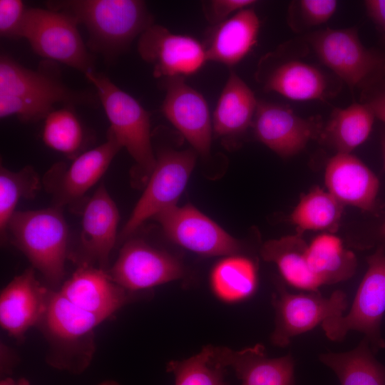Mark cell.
<instances>
[{"mask_svg": "<svg viewBox=\"0 0 385 385\" xmlns=\"http://www.w3.org/2000/svg\"><path fill=\"white\" fill-rule=\"evenodd\" d=\"M96 106V93L71 89L63 81L58 63L44 59L30 69L9 55L0 57V118L16 116L26 123L46 117L57 103Z\"/></svg>", "mask_w": 385, "mask_h": 385, "instance_id": "1", "label": "cell"}, {"mask_svg": "<svg viewBox=\"0 0 385 385\" xmlns=\"http://www.w3.org/2000/svg\"><path fill=\"white\" fill-rule=\"evenodd\" d=\"M46 7L72 16L88 34L87 46L111 62L154 24L146 3L140 0H57Z\"/></svg>", "mask_w": 385, "mask_h": 385, "instance_id": "2", "label": "cell"}, {"mask_svg": "<svg viewBox=\"0 0 385 385\" xmlns=\"http://www.w3.org/2000/svg\"><path fill=\"white\" fill-rule=\"evenodd\" d=\"M96 89L110 122L108 130L135 163L141 178L148 180L156 164L152 145L150 113L131 95L96 71L85 76Z\"/></svg>", "mask_w": 385, "mask_h": 385, "instance_id": "3", "label": "cell"}, {"mask_svg": "<svg viewBox=\"0 0 385 385\" xmlns=\"http://www.w3.org/2000/svg\"><path fill=\"white\" fill-rule=\"evenodd\" d=\"M16 245L51 284L64 274L68 230L56 207L16 211L7 226Z\"/></svg>", "mask_w": 385, "mask_h": 385, "instance_id": "4", "label": "cell"}, {"mask_svg": "<svg viewBox=\"0 0 385 385\" xmlns=\"http://www.w3.org/2000/svg\"><path fill=\"white\" fill-rule=\"evenodd\" d=\"M306 38L322 63L351 91L364 92L385 78V53L364 46L356 27L327 28Z\"/></svg>", "mask_w": 385, "mask_h": 385, "instance_id": "5", "label": "cell"}, {"mask_svg": "<svg viewBox=\"0 0 385 385\" xmlns=\"http://www.w3.org/2000/svg\"><path fill=\"white\" fill-rule=\"evenodd\" d=\"M76 20L68 14L48 8H28L22 38L44 59L61 63L84 76L95 71L94 58L84 44Z\"/></svg>", "mask_w": 385, "mask_h": 385, "instance_id": "6", "label": "cell"}, {"mask_svg": "<svg viewBox=\"0 0 385 385\" xmlns=\"http://www.w3.org/2000/svg\"><path fill=\"white\" fill-rule=\"evenodd\" d=\"M367 271L346 314L329 318L322 324L327 337L342 341L349 331L364 334L375 354L385 348L381 324L385 313V247L379 246L366 257Z\"/></svg>", "mask_w": 385, "mask_h": 385, "instance_id": "7", "label": "cell"}, {"mask_svg": "<svg viewBox=\"0 0 385 385\" xmlns=\"http://www.w3.org/2000/svg\"><path fill=\"white\" fill-rule=\"evenodd\" d=\"M195 160L193 150H178L171 148L159 150L145 190L120 232L121 239L133 234L148 218L175 205L186 187Z\"/></svg>", "mask_w": 385, "mask_h": 385, "instance_id": "8", "label": "cell"}, {"mask_svg": "<svg viewBox=\"0 0 385 385\" xmlns=\"http://www.w3.org/2000/svg\"><path fill=\"white\" fill-rule=\"evenodd\" d=\"M275 312L272 343L277 346H287L291 339L312 329L324 320L344 314L348 307L346 294L334 291L329 297L319 289L306 294H292L282 284L272 296Z\"/></svg>", "mask_w": 385, "mask_h": 385, "instance_id": "9", "label": "cell"}, {"mask_svg": "<svg viewBox=\"0 0 385 385\" xmlns=\"http://www.w3.org/2000/svg\"><path fill=\"white\" fill-rule=\"evenodd\" d=\"M138 51L160 80L196 73L207 60L204 44L196 38L172 33L155 23L138 37Z\"/></svg>", "mask_w": 385, "mask_h": 385, "instance_id": "10", "label": "cell"}, {"mask_svg": "<svg viewBox=\"0 0 385 385\" xmlns=\"http://www.w3.org/2000/svg\"><path fill=\"white\" fill-rule=\"evenodd\" d=\"M153 218L171 241L197 254L229 256L240 250L237 240L192 205H174Z\"/></svg>", "mask_w": 385, "mask_h": 385, "instance_id": "11", "label": "cell"}, {"mask_svg": "<svg viewBox=\"0 0 385 385\" xmlns=\"http://www.w3.org/2000/svg\"><path fill=\"white\" fill-rule=\"evenodd\" d=\"M256 78L265 92L277 93L292 101H325L333 93L329 77L319 68L279 51L260 61Z\"/></svg>", "mask_w": 385, "mask_h": 385, "instance_id": "12", "label": "cell"}, {"mask_svg": "<svg viewBox=\"0 0 385 385\" xmlns=\"http://www.w3.org/2000/svg\"><path fill=\"white\" fill-rule=\"evenodd\" d=\"M252 127L257 139L282 158L302 151L308 142L320 138L319 118H302L284 106L258 100Z\"/></svg>", "mask_w": 385, "mask_h": 385, "instance_id": "13", "label": "cell"}, {"mask_svg": "<svg viewBox=\"0 0 385 385\" xmlns=\"http://www.w3.org/2000/svg\"><path fill=\"white\" fill-rule=\"evenodd\" d=\"M160 83L165 91L161 111L193 150L207 157L213 130L205 98L186 83L184 77L164 78Z\"/></svg>", "mask_w": 385, "mask_h": 385, "instance_id": "14", "label": "cell"}, {"mask_svg": "<svg viewBox=\"0 0 385 385\" xmlns=\"http://www.w3.org/2000/svg\"><path fill=\"white\" fill-rule=\"evenodd\" d=\"M184 273L175 257L143 241L130 240L121 249L110 276L125 290L136 291L178 279Z\"/></svg>", "mask_w": 385, "mask_h": 385, "instance_id": "15", "label": "cell"}, {"mask_svg": "<svg viewBox=\"0 0 385 385\" xmlns=\"http://www.w3.org/2000/svg\"><path fill=\"white\" fill-rule=\"evenodd\" d=\"M121 146L108 130L107 140L100 145L74 158L64 168L57 164L48 172V186L59 205L77 202L106 173Z\"/></svg>", "mask_w": 385, "mask_h": 385, "instance_id": "16", "label": "cell"}, {"mask_svg": "<svg viewBox=\"0 0 385 385\" xmlns=\"http://www.w3.org/2000/svg\"><path fill=\"white\" fill-rule=\"evenodd\" d=\"M217 365L231 368L241 385H295L294 360L291 354L270 358L260 344L242 350L211 346Z\"/></svg>", "mask_w": 385, "mask_h": 385, "instance_id": "17", "label": "cell"}, {"mask_svg": "<svg viewBox=\"0 0 385 385\" xmlns=\"http://www.w3.org/2000/svg\"><path fill=\"white\" fill-rule=\"evenodd\" d=\"M50 294L37 280L33 269L14 277L1 293V327L14 337H21L43 319Z\"/></svg>", "mask_w": 385, "mask_h": 385, "instance_id": "18", "label": "cell"}, {"mask_svg": "<svg viewBox=\"0 0 385 385\" xmlns=\"http://www.w3.org/2000/svg\"><path fill=\"white\" fill-rule=\"evenodd\" d=\"M328 192L339 202L364 211L372 210L379 188L376 175L351 153H337L328 161L324 173Z\"/></svg>", "mask_w": 385, "mask_h": 385, "instance_id": "19", "label": "cell"}, {"mask_svg": "<svg viewBox=\"0 0 385 385\" xmlns=\"http://www.w3.org/2000/svg\"><path fill=\"white\" fill-rule=\"evenodd\" d=\"M260 29V21L252 7L212 26L203 43L207 60L228 66L238 63L256 44Z\"/></svg>", "mask_w": 385, "mask_h": 385, "instance_id": "20", "label": "cell"}, {"mask_svg": "<svg viewBox=\"0 0 385 385\" xmlns=\"http://www.w3.org/2000/svg\"><path fill=\"white\" fill-rule=\"evenodd\" d=\"M59 292L81 309L106 319L128 301L125 289L102 270L88 265L78 269Z\"/></svg>", "mask_w": 385, "mask_h": 385, "instance_id": "21", "label": "cell"}, {"mask_svg": "<svg viewBox=\"0 0 385 385\" xmlns=\"http://www.w3.org/2000/svg\"><path fill=\"white\" fill-rule=\"evenodd\" d=\"M118 222L115 202L101 185L84 207L81 238L85 250L102 265L106 264L115 245Z\"/></svg>", "mask_w": 385, "mask_h": 385, "instance_id": "22", "label": "cell"}, {"mask_svg": "<svg viewBox=\"0 0 385 385\" xmlns=\"http://www.w3.org/2000/svg\"><path fill=\"white\" fill-rule=\"evenodd\" d=\"M257 102L252 89L231 71L213 112V133L225 140L245 133L252 125Z\"/></svg>", "mask_w": 385, "mask_h": 385, "instance_id": "23", "label": "cell"}, {"mask_svg": "<svg viewBox=\"0 0 385 385\" xmlns=\"http://www.w3.org/2000/svg\"><path fill=\"white\" fill-rule=\"evenodd\" d=\"M308 247L302 235L298 233L266 242L262 246L260 254L265 261L277 266L289 284L314 291L321 285L309 269Z\"/></svg>", "mask_w": 385, "mask_h": 385, "instance_id": "24", "label": "cell"}, {"mask_svg": "<svg viewBox=\"0 0 385 385\" xmlns=\"http://www.w3.org/2000/svg\"><path fill=\"white\" fill-rule=\"evenodd\" d=\"M375 116L364 103H354L335 108L323 127L321 140L336 150L337 153H351L369 136Z\"/></svg>", "mask_w": 385, "mask_h": 385, "instance_id": "25", "label": "cell"}, {"mask_svg": "<svg viewBox=\"0 0 385 385\" xmlns=\"http://www.w3.org/2000/svg\"><path fill=\"white\" fill-rule=\"evenodd\" d=\"M319 360L335 373L341 385H385V366L374 357L365 337L354 349L321 354Z\"/></svg>", "mask_w": 385, "mask_h": 385, "instance_id": "26", "label": "cell"}, {"mask_svg": "<svg viewBox=\"0 0 385 385\" xmlns=\"http://www.w3.org/2000/svg\"><path fill=\"white\" fill-rule=\"evenodd\" d=\"M307 260L320 285L347 280L357 267L354 253L345 249L338 237L329 234L319 235L309 245Z\"/></svg>", "mask_w": 385, "mask_h": 385, "instance_id": "27", "label": "cell"}, {"mask_svg": "<svg viewBox=\"0 0 385 385\" xmlns=\"http://www.w3.org/2000/svg\"><path fill=\"white\" fill-rule=\"evenodd\" d=\"M42 319L54 338L71 341L88 334L106 318L81 309L58 292H51Z\"/></svg>", "mask_w": 385, "mask_h": 385, "instance_id": "28", "label": "cell"}, {"mask_svg": "<svg viewBox=\"0 0 385 385\" xmlns=\"http://www.w3.org/2000/svg\"><path fill=\"white\" fill-rule=\"evenodd\" d=\"M215 294L226 302H236L253 294L257 286V271L250 259L232 255L218 262L210 274Z\"/></svg>", "mask_w": 385, "mask_h": 385, "instance_id": "29", "label": "cell"}, {"mask_svg": "<svg viewBox=\"0 0 385 385\" xmlns=\"http://www.w3.org/2000/svg\"><path fill=\"white\" fill-rule=\"evenodd\" d=\"M343 209L344 205L331 193L315 187L302 195L290 218L301 231L324 230L334 232Z\"/></svg>", "mask_w": 385, "mask_h": 385, "instance_id": "30", "label": "cell"}, {"mask_svg": "<svg viewBox=\"0 0 385 385\" xmlns=\"http://www.w3.org/2000/svg\"><path fill=\"white\" fill-rule=\"evenodd\" d=\"M42 140L49 148L77 156L84 142V130L73 107L53 110L44 119Z\"/></svg>", "mask_w": 385, "mask_h": 385, "instance_id": "31", "label": "cell"}, {"mask_svg": "<svg viewBox=\"0 0 385 385\" xmlns=\"http://www.w3.org/2000/svg\"><path fill=\"white\" fill-rule=\"evenodd\" d=\"M40 180L36 171L26 166L11 171L4 166L0 169V232L4 237L10 219L22 198L34 197L39 189Z\"/></svg>", "mask_w": 385, "mask_h": 385, "instance_id": "32", "label": "cell"}, {"mask_svg": "<svg viewBox=\"0 0 385 385\" xmlns=\"http://www.w3.org/2000/svg\"><path fill=\"white\" fill-rule=\"evenodd\" d=\"M167 371L174 376L175 385H229L227 369L212 359L211 345L190 358L170 361Z\"/></svg>", "mask_w": 385, "mask_h": 385, "instance_id": "33", "label": "cell"}, {"mask_svg": "<svg viewBox=\"0 0 385 385\" xmlns=\"http://www.w3.org/2000/svg\"><path fill=\"white\" fill-rule=\"evenodd\" d=\"M338 3L334 0H299L292 2L289 17L297 16V25L306 29L327 22L335 13ZM294 26H292L294 28Z\"/></svg>", "mask_w": 385, "mask_h": 385, "instance_id": "34", "label": "cell"}, {"mask_svg": "<svg viewBox=\"0 0 385 385\" xmlns=\"http://www.w3.org/2000/svg\"><path fill=\"white\" fill-rule=\"evenodd\" d=\"M27 7L21 0L0 1V34L11 39L22 38Z\"/></svg>", "mask_w": 385, "mask_h": 385, "instance_id": "35", "label": "cell"}, {"mask_svg": "<svg viewBox=\"0 0 385 385\" xmlns=\"http://www.w3.org/2000/svg\"><path fill=\"white\" fill-rule=\"evenodd\" d=\"M254 0H210L202 2V11L210 25L215 26L225 21L235 13L252 7Z\"/></svg>", "mask_w": 385, "mask_h": 385, "instance_id": "36", "label": "cell"}, {"mask_svg": "<svg viewBox=\"0 0 385 385\" xmlns=\"http://www.w3.org/2000/svg\"><path fill=\"white\" fill-rule=\"evenodd\" d=\"M363 93L362 103L371 109L375 118L385 123V78Z\"/></svg>", "mask_w": 385, "mask_h": 385, "instance_id": "37", "label": "cell"}, {"mask_svg": "<svg viewBox=\"0 0 385 385\" xmlns=\"http://www.w3.org/2000/svg\"><path fill=\"white\" fill-rule=\"evenodd\" d=\"M364 6L369 17L381 34H385V0H366Z\"/></svg>", "mask_w": 385, "mask_h": 385, "instance_id": "38", "label": "cell"}, {"mask_svg": "<svg viewBox=\"0 0 385 385\" xmlns=\"http://www.w3.org/2000/svg\"><path fill=\"white\" fill-rule=\"evenodd\" d=\"M0 385H29V383L24 379L14 380L6 378L1 381Z\"/></svg>", "mask_w": 385, "mask_h": 385, "instance_id": "39", "label": "cell"}, {"mask_svg": "<svg viewBox=\"0 0 385 385\" xmlns=\"http://www.w3.org/2000/svg\"><path fill=\"white\" fill-rule=\"evenodd\" d=\"M381 151H382V155H383L384 168L385 170V133L382 135L381 140Z\"/></svg>", "mask_w": 385, "mask_h": 385, "instance_id": "40", "label": "cell"}, {"mask_svg": "<svg viewBox=\"0 0 385 385\" xmlns=\"http://www.w3.org/2000/svg\"><path fill=\"white\" fill-rule=\"evenodd\" d=\"M380 234L384 238H385V222L381 225L380 228Z\"/></svg>", "mask_w": 385, "mask_h": 385, "instance_id": "41", "label": "cell"}, {"mask_svg": "<svg viewBox=\"0 0 385 385\" xmlns=\"http://www.w3.org/2000/svg\"><path fill=\"white\" fill-rule=\"evenodd\" d=\"M381 43L385 51V34H381Z\"/></svg>", "mask_w": 385, "mask_h": 385, "instance_id": "42", "label": "cell"}, {"mask_svg": "<svg viewBox=\"0 0 385 385\" xmlns=\"http://www.w3.org/2000/svg\"><path fill=\"white\" fill-rule=\"evenodd\" d=\"M101 385H118V384L115 382H106Z\"/></svg>", "mask_w": 385, "mask_h": 385, "instance_id": "43", "label": "cell"}]
</instances>
